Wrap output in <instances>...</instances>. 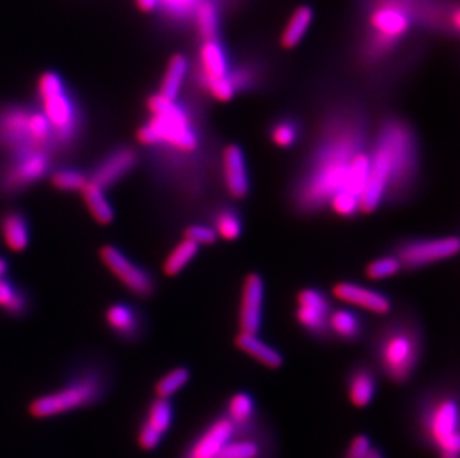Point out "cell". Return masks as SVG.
Returning <instances> with one entry per match:
<instances>
[{"label":"cell","mask_w":460,"mask_h":458,"mask_svg":"<svg viewBox=\"0 0 460 458\" xmlns=\"http://www.w3.org/2000/svg\"><path fill=\"white\" fill-rule=\"evenodd\" d=\"M106 389L108 380L103 372L90 369L74 376L65 387L35 399L29 411L35 418H51L67 414L99 402L106 393Z\"/></svg>","instance_id":"6"},{"label":"cell","mask_w":460,"mask_h":458,"mask_svg":"<svg viewBox=\"0 0 460 458\" xmlns=\"http://www.w3.org/2000/svg\"><path fill=\"white\" fill-rule=\"evenodd\" d=\"M200 0H160V6L165 17H169L172 22H188V18H192L197 4Z\"/></svg>","instance_id":"36"},{"label":"cell","mask_w":460,"mask_h":458,"mask_svg":"<svg viewBox=\"0 0 460 458\" xmlns=\"http://www.w3.org/2000/svg\"><path fill=\"white\" fill-rule=\"evenodd\" d=\"M199 61H200L199 74H200L201 87L210 81H217L230 75V60L226 56V48L222 47L219 40L201 42Z\"/></svg>","instance_id":"21"},{"label":"cell","mask_w":460,"mask_h":458,"mask_svg":"<svg viewBox=\"0 0 460 458\" xmlns=\"http://www.w3.org/2000/svg\"><path fill=\"white\" fill-rule=\"evenodd\" d=\"M87 182L88 179L75 170H58L51 176L52 185L56 186L57 189L67 190V192L83 190Z\"/></svg>","instance_id":"38"},{"label":"cell","mask_w":460,"mask_h":458,"mask_svg":"<svg viewBox=\"0 0 460 458\" xmlns=\"http://www.w3.org/2000/svg\"><path fill=\"white\" fill-rule=\"evenodd\" d=\"M420 356V338L412 329L404 326L389 329L376 346L378 366L395 384H405L411 380Z\"/></svg>","instance_id":"8"},{"label":"cell","mask_w":460,"mask_h":458,"mask_svg":"<svg viewBox=\"0 0 460 458\" xmlns=\"http://www.w3.org/2000/svg\"><path fill=\"white\" fill-rule=\"evenodd\" d=\"M191 374L187 367H174L167 372L161 380L155 384V396L160 399H170L178 393L179 390L183 389L190 383Z\"/></svg>","instance_id":"33"},{"label":"cell","mask_w":460,"mask_h":458,"mask_svg":"<svg viewBox=\"0 0 460 458\" xmlns=\"http://www.w3.org/2000/svg\"><path fill=\"white\" fill-rule=\"evenodd\" d=\"M6 269H8L6 262H4V260H0V278H4V273H6Z\"/></svg>","instance_id":"45"},{"label":"cell","mask_w":460,"mask_h":458,"mask_svg":"<svg viewBox=\"0 0 460 458\" xmlns=\"http://www.w3.org/2000/svg\"><path fill=\"white\" fill-rule=\"evenodd\" d=\"M296 321L313 335H325L328 332L330 304L325 296L314 289L301 290L298 294Z\"/></svg>","instance_id":"16"},{"label":"cell","mask_w":460,"mask_h":458,"mask_svg":"<svg viewBox=\"0 0 460 458\" xmlns=\"http://www.w3.org/2000/svg\"><path fill=\"white\" fill-rule=\"evenodd\" d=\"M278 444L264 417L249 427H239L215 458H276Z\"/></svg>","instance_id":"10"},{"label":"cell","mask_w":460,"mask_h":458,"mask_svg":"<svg viewBox=\"0 0 460 458\" xmlns=\"http://www.w3.org/2000/svg\"><path fill=\"white\" fill-rule=\"evenodd\" d=\"M371 448H373L371 439L364 433H359L349 444L348 448L344 451L343 458H367Z\"/></svg>","instance_id":"42"},{"label":"cell","mask_w":460,"mask_h":458,"mask_svg":"<svg viewBox=\"0 0 460 458\" xmlns=\"http://www.w3.org/2000/svg\"><path fill=\"white\" fill-rule=\"evenodd\" d=\"M136 6L144 13H155L160 6V0H135Z\"/></svg>","instance_id":"43"},{"label":"cell","mask_w":460,"mask_h":458,"mask_svg":"<svg viewBox=\"0 0 460 458\" xmlns=\"http://www.w3.org/2000/svg\"><path fill=\"white\" fill-rule=\"evenodd\" d=\"M136 163L137 154L133 147H119L117 151L111 152L101 164L97 165L90 182L101 186L102 189H106L130 173L131 170L135 169Z\"/></svg>","instance_id":"18"},{"label":"cell","mask_w":460,"mask_h":458,"mask_svg":"<svg viewBox=\"0 0 460 458\" xmlns=\"http://www.w3.org/2000/svg\"><path fill=\"white\" fill-rule=\"evenodd\" d=\"M235 346L264 366L271 367V369L282 366V356L253 333L240 332L239 337L235 338Z\"/></svg>","instance_id":"26"},{"label":"cell","mask_w":460,"mask_h":458,"mask_svg":"<svg viewBox=\"0 0 460 458\" xmlns=\"http://www.w3.org/2000/svg\"><path fill=\"white\" fill-rule=\"evenodd\" d=\"M49 169V152H31L13 158L2 178L0 185L4 190H20L40 181Z\"/></svg>","instance_id":"15"},{"label":"cell","mask_w":460,"mask_h":458,"mask_svg":"<svg viewBox=\"0 0 460 458\" xmlns=\"http://www.w3.org/2000/svg\"><path fill=\"white\" fill-rule=\"evenodd\" d=\"M222 412L231 419L237 427H249L262 417L256 408L252 396L244 392L234 393L226 401Z\"/></svg>","instance_id":"25"},{"label":"cell","mask_w":460,"mask_h":458,"mask_svg":"<svg viewBox=\"0 0 460 458\" xmlns=\"http://www.w3.org/2000/svg\"><path fill=\"white\" fill-rule=\"evenodd\" d=\"M0 308L9 314H22L26 310V298L9 281L0 278Z\"/></svg>","instance_id":"35"},{"label":"cell","mask_w":460,"mask_h":458,"mask_svg":"<svg viewBox=\"0 0 460 458\" xmlns=\"http://www.w3.org/2000/svg\"><path fill=\"white\" fill-rule=\"evenodd\" d=\"M264 281L258 274H249L244 280L240 303V330L256 335L262 321Z\"/></svg>","instance_id":"17"},{"label":"cell","mask_w":460,"mask_h":458,"mask_svg":"<svg viewBox=\"0 0 460 458\" xmlns=\"http://www.w3.org/2000/svg\"><path fill=\"white\" fill-rule=\"evenodd\" d=\"M151 119L137 131V140L145 146L167 145L176 151L190 154L199 146V137L187 110L163 95H151L146 101Z\"/></svg>","instance_id":"4"},{"label":"cell","mask_w":460,"mask_h":458,"mask_svg":"<svg viewBox=\"0 0 460 458\" xmlns=\"http://www.w3.org/2000/svg\"><path fill=\"white\" fill-rule=\"evenodd\" d=\"M271 138L279 147L292 146L298 138V128L292 121L279 122L271 130Z\"/></svg>","instance_id":"40"},{"label":"cell","mask_w":460,"mask_h":458,"mask_svg":"<svg viewBox=\"0 0 460 458\" xmlns=\"http://www.w3.org/2000/svg\"><path fill=\"white\" fill-rule=\"evenodd\" d=\"M199 246L190 242L187 238H183L173 251H170L167 260L164 262V273L169 277L178 276L194 258H196Z\"/></svg>","instance_id":"32"},{"label":"cell","mask_w":460,"mask_h":458,"mask_svg":"<svg viewBox=\"0 0 460 458\" xmlns=\"http://www.w3.org/2000/svg\"><path fill=\"white\" fill-rule=\"evenodd\" d=\"M222 164H224L226 189L230 192L231 197L237 199L244 198L249 192V178L242 149L235 145L226 146Z\"/></svg>","instance_id":"20"},{"label":"cell","mask_w":460,"mask_h":458,"mask_svg":"<svg viewBox=\"0 0 460 458\" xmlns=\"http://www.w3.org/2000/svg\"><path fill=\"white\" fill-rule=\"evenodd\" d=\"M401 269H402V265L396 256H383V258L373 260L367 267V276L371 280H383V278L396 276L400 273Z\"/></svg>","instance_id":"37"},{"label":"cell","mask_w":460,"mask_h":458,"mask_svg":"<svg viewBox=\"0 0 460 458\" xmlns=\"http://www.w3.org/2000/svg\"><path fill=\"white\" fill-rule=\"evenodd\" d=\"M331 208L340 216H353L359 212V198L349 190H339L330 199Z\"/></svg>","instance_id":"39"},{"label":"cell","mask_w":460,"mask_h":458,"mask_svg":"<svg viewBox=\"0 0 460 458\" xmlns=\"http://www.w3.org/2000/svg\"><path fill=\"white\" fill-rule=\"evenodd\" d=\"M377 392V376L368 366L353 367L348 376L349 401L357 408H367Z\"/></svg>","instance_id":"22"},{"label":"cell","mask_w":460,"mask_h":458,"mask_svg":"<svg viewBox=\"0 0 460 458\" xmlns=\"http://www.w3.org/2000/svg\"><path fill=\"white\" fill-rule=\"evenodd\" d=\"M332 294L341 303L364 308L374 314H386L391 312V301L385 295L357 283H339L335 285Z\"/></svg>","instance_id":"19"},{"label":"cell","mask_w":460,"mask_h":458,"mask_svg":"<svg viewBox=\"0 0 460 458\" xmlns=\"http://www.w3.org/2000/svg\"><path fill=\"white\" fill-rule=\"evenodd\" d=\"M417 0H380L367 15V36L371 56H385L407 40L420 13Z\"/></svg>","instance_id":"5"},{"label":"cell","mask_w":460,"mask_h":458,"mask_svg":"<svg viewBox=\"0 0 460 458\" xmlns=\"http://www.w3.org/2000/svg\"><path fill=\"white\" fill-rule=\"evenodd\" d=\"M188 69H190V63H188L187 57L183 54H174L167 63L164 78L161 81L158 94L163 95L167 100L178 99L183 83L187 79Z\"/></svg>","instance_id":"27"},{"label":"cell","mask_w":460,"mask_h":458,"mask_svg":"<svg viewBox=\"0 0 460 458\" xmlns=\"http://www.w3.org/2000/svg\"><path fill=\"white\" fill-rule=\"evenodd\" d=\"M215 233L226 242H234L242 233V222L233 210H222L215 219Z\"/></svg>","instance_id":"34"},{"label":"cell","mask_w":460,"mask_h":458,"mask_svg":"<svg viewBox=\"0 0 460 458\" xmlns=\"http://www.w3.org/2000/svg\"><path fill=\"white\" fill-rule=\"evenodd\" d=\"M412 436L437 458H459V403L450 389L420 394L412 407Z\"/></svg>","instance_id":"2"},{"label":"cell","mask_w":460,"mask_h":458,"mask_svg":"<svg viewBox=\"0 0 460 458\" xmlns=\"http://www.w3.org/2000/svg\"><path fill=\"white\" fill-rule=\"evenodd\" d=\"M367 458H386L385 457V453H383L378 446H373L371 451H369L368 457Z\"/></svg>","instance_id":"44"},{"label":"cell","mask_w":460,"mask_h":458,"mask_svg":"<svg viewBox=\"0 0 460 458\" xmlns=\"http://www.w3.org/2000/svg\"><path fill=\"white\" fill-rule=\"evenodd\" d=\"M237 426L224 412H217L208 419L199 432L194 433L185 444L179 458H215Z\"/></svg>","instance_id":"11"},{"label":"cell","mask_w":460,"mask_h":458,"mask_svg":"<svg viewBox=\"0 0 460 458\" xmlns=\"http://www.w3.org/2000/svg\"><path fill=\"white\" fill-rule=\"evenodd\" d=\"M321 149L305 183L301 185L300 199L305 208L321 207L330 201L332 195L346 189L349 181L350 161L358 149V136L355 131L337 133Z\"/></svg>","instance_id":"3"},{"label":"cell","mask_w":460,"mask_h":458,"mask_svg":"<svg viewBox=\"0 0 460 458\" xmlns=\"http://www.w3.org/2000/svg\"><path fill=\"white\" fill-rule=\"evenodd\" d=\"M174 408L170 399H154L139 426L137 442L145 451L155 450L173 424Z\"/></svg>","instance_id":"14"},{"label":"cell","mask_w":460,"mask_h":458,"mask_svg":"<svg viewBox=\"0 0 460 458\" xmlns=\"http://www.w3.org/2000/svg\"><path fill=\"white\" fill-rule=\"evenodd\" d=\"M38 95L57 143L67 145L79 131V113L65 84L56 72H45L38 81Z\"/></svg>","instance_id":"9"},{"label":"cell","mask_w":460,"mask_h":458,"mask_svg":"<svg viewBox=\"0 0 460 458\" xmlns=\"http://www.w3.org/2000/svg\"><path fill=\"white\" fill-rule=\"evenodd\" d=\"M106 321L109 328L112 329L113 332H117L119 337H136L139 330V321L135 312L122 304H115L108 308Z\"/></svg>","instance_id":"30"},{"label":"cell","mask_w":460,"mask_h":458,"mask_svg":"<svg viewBox=\"0 0 460 458\" xmlns=\"http://www.w3.org/2000/svg\"><path fill=\"white\" fill-rule=\"evenodd\" d=\"M56 143L54 133L42 112L8 109L0 113V147L24 155L31 152H49Z\"/></svg>","instance_id":"7"},{"label":"cell","mask_w":460,"mask_h":458,"mask_svg":"<svg viewBox=\"0 0 460 458\" xmlns=\"http://www.w3.org/2000/svg\"><path fill=\"white\" fill-rule=\"evenodd\" d=\"M328 330L346 341H355L360 333V321L357 314L348 310L331 313L328 319Z\"/></svg>","instance_id":"31"},{"label":"cell","mask_w":460,"mask_h":458,"mask_svg":"<svg viewBox=\"0 0 460 458\" xmlns=\"http://www.w3.org/2000/svg\"><path fill=\"white\" fill-rule=\"evenodd\" d=\"M84 203L87 206L88 212L92 213L94 221L99 222L101 225H109L113 221V208L109 203V199L104 195V189L101 186L88 181L87 185L84 186L83 190Z\"/></svg>","instance_id":"29"},{"label":"cell","mask_w":460,"mask_h":458,"mask_svg":"<svg viewBox=\"0 0 460 458\" xmlns=\"http://www.w3.org/2000/svg\"><path fill=\"white\" fill-rule=\"evenodd\" d=\"M314 11L308 4H301L291 13L288 20L287 26L280 35V45L285 49H294L301 44L307 35L308 29L312 26Z\"/></svg>","instance_id":"23"},{"label":"cell","mask_w":460,"mask_h":458,"mask_svg":"<svg viewBox=\"0 0 460 458\" xmlns=\"http://www.w3.org/2000/svg\"><path fill=\"white\" fill-rule=\"evenodd\" d=\"M101 258L106 269L126 286L127 289L137 296H149L153 294V277L145 269L131 262L117 247L104 246L101 251Z\"/></svg>","instance_id":"13"},{"label":"cell","mask_w":460,"mask_h":458,"mask_svg":"<svg viewBox=\"0 0 460 458\" xmlns=\"http://www.w3.org/2000/svg\"><path fill=\"white\" fill-rule=\"evenodd\" d=\"M197 33L201 42L205 40H219V27H221V8L217 0H200L194 11Z\"/></svg>","instance_id":"24"},{"label":"cell","mask_w":460,"mask_h":458,"mask_svg":"<svg viewBox=\"0 0 460 458\" xmlns=\"http://www.w3.org/2000/svg\"><path fill=\"white\" fill-rule=\"evenodd\" d=\"M416 147L409 128L398 121L385 124L377 146L369 156V170L359 197V212L371 213L380 206L389 188H398L411 179Z\"/></svg>","instance_id":"1"},{"label":"cell","mask_w":460,"mask_h":458,"mask_svg":"<svg viewBox=\"0 0 460 458\" xmlns=\"http://www.w3.org/2000/svg\"><path fill=\"white\" fill-rule=\"evenodd\" d=\"M185 238L200 247L215 244L217 240V235L212 226L191 225L185 229Z\"/></svg>","instance_id":"41"},{"label":"cell","mask_w":460,"mask_h":458,"mask_svg":"<svg viewBox=\"0 0 460 458\" xmlns=\"http://www.w3.org/2000/svg\"><path fill=\"white\" fill-rule=\"evenodd\" d=\"M0 233L4 237V244L13 251H22L29 246V240H31L29 225L20 213L11 212L4 215L0 222Z\"/></svg>","instance_id":"28"},{"label":"cell","mask_w":460,"mask_h":458,"mask_svg":"<svg viewBox=\"0 0 460 458\" xmlns=\"http://www.w3.org/2000/svg\"><path fill=\"white\" fill-rule=\"evenodd\" d=\"M459 251V240L456 237L430 238L419 242H407L398 253L402 267L420 269L425 265L453 258Z\"/></svg>","instance_id":"12"}]
</instances>
